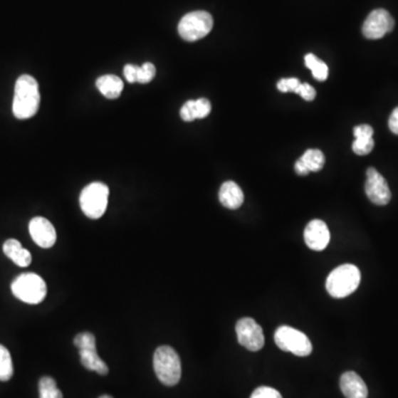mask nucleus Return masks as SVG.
I'll use <instances>...</instances> for the list:
<instances>
[{
	"mask_svg": "<svg viewBox=\"0 0 398 398\" xmlns=\"http://www.w3.org/2000/svg\"><path fill=\"white\" fill-rule=\"evenodd\" d=\"M39 105L40 92L37 80L28 75L18 78L13 102L14 115L19 120L30 119L37 114Z\"/></svg>",
	"mask_w": 398,
	"mask_h": 398,
	"instance_id": "1",
	"label": "nucleus"
},
{
	"mask_svg": "<svg viewBox=\"0 0 398 398\" xmlns=\"http://www.w3.org/2000/svg\"><path fill=\"white\" fill-rule=\"evenodd\" d=\"M360 282H361V271L359 268L345 263L335 268L330 273L325 287L332 298L343 299L349 297L359 288Z\"/></svg>",
	"mask_w": 398,
	"mask_h": 398,
	"instance_id": "2",
	"label": "nucleus"
},
{
	"mask_svg": "<svg viewBox=\"0 0 398 398\" xmlns=\"http://www.w3.org/2000/svg\"><path fill=\"white\" fill-rule=\"evenodd\" d=\"M154 371L157 379L166 386H175L182 377L181 359L169 345L156 349L153 357Z\"/></svg>",
	"mask_w": 398,
	"mask_h": 398,
	"instance_id": "3",
	"label": "nucleus"
},
{
	"mask_svg": "<svg viewBox=\"0 0 398 398\" xmlns=\"http://www.w3.org/2000/svg\"><path fill=\"white\" fill-rule=\"evenodd\" d=\"M11 291L17 299L28 303L38 305L47 295L45 280L36 273H23L11 283Z\"/></svg>",
	"mask_w": 398,
	"mask_h": 398,
	"instance_id": "4",
	"label": "nucleus"
},
{
	"mask_svg": "<svg viewBox=\"0 0 398 398\" xmlns=\"http://www.w3.org/2000/svg\"><path fill=\"white\" fill-rule=\"evenodd\" d=\"M109 194V187L105 184L95 182L85 186L80 195L82 211L91 219H99L107 211Z\"/></svg>",
	"mask_w": 398,
	"mask_h": 398,
	"instance_id": "5",
	"label": "nucleus"
},
{
	"mask_svg": "<svg viewBox=\"0 0 398 398\" xmlns=\"http://www.w3.org/2000/svg\"><path fill=\"white\" fill-rule=\"evenodd\" d=\"M214 20L207 11H193L182 18L178 23V33L188 43H194L211 33Z\"/></svg>",
	"mask_w": 398,
	"mask_h": 398,
	"instance_id": "6",
	"label": "nucleus"
},
{
	"mask_svg": "<svg viewBox=\"0 0 398 398\" xmlns=\"http://www.w3.org/2000/svg\"><path fill=\"white\" fill-rule=\"evenodd\" d=\"M275 342L280 350L297 356H308L312 353V343L303 332L295 328L281 325L275 332Z\"/></svg>",
	"mask_w": 398,
	"mask_h": 398,
	"instance_id": "7",
	"label": "nucleus"
},
{
	"mask_svg": "<svg viewBox=\"0 0 398 398\" xmlns=\"http://www.w3.org/2000/svg\"><path fill=\"white\" fill-rule=\"evenodd\" d=\"M75 347L79 349L82 365L90 371L97 372L100 375H107L109 369L105 362L98 355L95 337L90 332H82L73 340Z\"/></svg>",
	"mask_w": 398,
	"mask_h": 398,
	"instance_id": "8",
	"label": "nucleus"
},
{
	"mask_svg": "<svg viewBox=\"0 0 398 398\" xmlns=\"http://www.w3.org/2000/svg\"><path fill=\"white\" fill-rule=\"evenodd\" d=\"M236 333L238 342L249 351H260L265 345L263 328L251 318L240 319L236 324Z\"/></svg>",
	"mask_w": 398,
	"mask_h": 398,
	"instance_id": "9",
	"label": "nucleus"
},
{
	"mask_svg": "<svg viewBox=\"0 0 398 398\" xmlns=\"http://www.w3.org/2000/svg\"><path fill=\"white\" fill-rule=\"evenodd\" d=\"M395 26L391 14L385 9H375L366 18L362 31L367 39H381L391 33Z\"/></svg>",
	"mask_w": 398,
	"mask_h": 398,
	"instance_id": "10",
	"label": "nucleus"
},
{
	"mask_svg": "<svg viewBox=\"0 0 398 398\" xmlns=\"http://www.w3.org/2000/svg\"><path fill=\"white\" fill-rule=\"evenodd\" d=\"M366 176L367 179L365 183V193L370 201L375 205H387L391 201L392 193L385 178L374 167L367 169Z\"/></svg>",
	"mask_w": 398,
	"mask_h": 398,
	"instance_id": "11",
	"label": "nucleus"
},
{
	"mask_svg": "<svg viewBox=\"0 0 398 398\" xmlns=\"http://www.w3.org/2000/svg\"><path fill=\"white\" fill-rule=\"evenodd\" d=\"M29 233L39 247L51 248L57 241L55 227L43 217H35L29 224Z\"/></svg>",
	"mask_w": 398,
	"mask_h": 398,
	"instance_id": "12",
	"label": "nucleus"
},
{
	"mask_svg": "<svg viewBox=\"0 0 398 398\" xmlns=\"http://www.w3.org/2000/svg\"><path fill=\"white\" fill-rule=\"evenodd\" d=\"M330 230L327 224L320 219H313L305 229V245L314 251H322L330 243Z\"/></svg>",
	"mask_w": 398,
	"mask_h": 398,
	"instance_id": "13",
	"label": "nucleus"
},
{
	"mask_svg": "<svg viewBox=\"0 0 398 398\" xmlns=\"http://www.w3.org/2000/svg\"><path fill=\"white\" fill-rule=\"evenodd\" d=\"M340 387L345 398H367L369 389L365 382L355 372H345L340 379Z\"/></svg>",
	"mask_w": 398,
	"mask_h": 398,
	"instance_id": "14",
	"label": "nucleus"
},
{
	"mask_svg": "<svg viewBox=\"0 0 398 398\" xmlns=\"http://www.w3.org/2000/svg\"><path fill=\"white\" fill-rule=\"evenodd\" d=\"M211 111L209 100L201 98L198 100H189L181 109V117L183 121L193 122L197 119H205Z\"/></svg>",
	"mask_w": 398,
	"mask_h": 398,
	"instance_id": "15",
	"label": "nucleus"
},
{
	"mask_svg": "<svg viewBox=\"0 0 398 398\" xmlns=\"http://www.w3.org/2000/svg\"><path fill=\"white\" fill-rule=\"evenodd\" d=\"M243 199H245V196H243V191L235 182H225L221 185V189H219V201L224 207L235 211L243 205Z\"/></svg>",
	"mask_w": 398,
	"mask_h": 398,
	"instance_id": "16",
	"label": "nucleus"
},
{
	"mask_svg": "<svg viewBox=\"0 0 398 398\" xmlns=\"http://www.w3.org/2000/svg\"><path fill=\"white\" fill-rule=\"evenodd\" d=\"M3 250L4 253L19 267H28L31 263V260H33L31 253L23 248L18 240L8 239L4 243Z\"/></svg>",
	"mask_w": 398,
	"mask_h": 398,
	"instance_id": "17",
	"label": "nucleus"
},
{
	"mask_svg": "<svg viewBox=\"0 0 398 398\" xmlns=\"http://www.w3.org/2000/svg\"><path fill=\"white\" fill-rule=\"evenodd\" d=\"M98 89L108 99H117L124 89L122 79L114 75H105L100 77L95 82Z\"/></svg>",
	"mask_w": 398,
	"mask_h": 398,
	"instance_id": "18",
	"label": "nucleus"
},
{
	"mask_svg": "<svg viewBox=\"0 0 398 398\" xmlns=\"http://www.w3.org/2000/svg\"><path fill=\"white\" fill-rule=\"evenodd\" d=\"M305 66L311 70L314 79L325 81L329 77V68L322 60L318 59L313 53H308L305 57Z\"/></svg>",
	"mask_w": 398,
	"mask_h": 398,
	"instance_id": "19",
	"label": "nucleus"
},
{
	"mask_svg": "<svg viewBox=\"0 0 398 398\" xmlns=\"http://www.w3.org/2000/svg\"><path fill=\"white\" fill-rule=\"evenodd\" d=\"M299 159L309 172L321 171L325 163V157L320 150H308Z\"/></svg>",
	"mask_w": 398,
	"mask_h": 398,
	"instance_id": "20",
	"label": "nucleus"
},
{
	"mask_svg": "<svg viewBox=\"0 0 398 398\" xmlns=\"http://www.w3.org/2000/svg\"><path fill=\"white\" fill-rule=\"evenodd\" d=\"M14 375L13 360L9 351L0 344V381H9Z\"/></svg>",
	"mask_w": 398,
	"mask_h": 398,
	"instance_id": "21",
	"label": "nucleus"
},
{
	"mask_svg": "<svg viewBox=\"0 0 398 398\" xmlns=\"http://www.w3.org/2000/svg\"><path fill=\"white\" fill-rule=\"evenodd\" d=\"M39 394L40 398H63L61 391L58 389L57 382L50 376L40 379Z\"/></svg>",
	"mask_w": 398,
	"mask_h": 398,
	"instance_id": "22",
	"label": "nucleus"
},
{
	"mask_svg": "<svg viewBox=\"0 0 398 398\" xmlns=\"http://www.w3.org/2000/svg\"><path fill=\"white\" fill-rule=\"evenodd\" d=\"M156 75V68L151 62H145L143 66L139 67L137 69V77H136V82L146 85L154 79Z\"/></svg>",
	"mask_w": 398,
	"mask_h": 398,
	"instance_id": "23",
	"label": "nucleus"
},
{
	"mask_svg": "<svg viewBox=\"0 0 398 398\" xmlns=\"http://www.w3.org/2000/svg\"><path fill=\"white\" fill-rule=\"evenodd\" d=\"M352 149H353L354 153L357 154V155H367L374 149L373 137H370V139H355V141L352 144Z\"/></svg>",
	"mask_w": 398,
	"mask_h": 398,
	"instance_id": "24",
	"label": "nucleus"
},
{
	"mask_svg": "<svg viewBox=\"0 0 398 398\" xmlns=\"http://www.w3.org/2000/svg\"><path fill=\"white\" fill-rule=\"evenodd\" d=\"M250 398H282V396L277 389L269 386H260L253 391Z\"/></svg>",
	"mask_w": 398,
	"mask_h": 398,
	"instance_id": "25",
	"label": "nucleus"
},
{
	"mask_svg": "<svg viewBox=\"0 0 398 398\" xmlns=\"http://www.w3.org/2000/svg\"><path fill=\"white\" fill-rule=\"evenodd\" d=\"M301 82L297 78H289V79H281L278 82L277 88L279 91L287 93V92H295L297 93L298 88H299Z\"/></svg>",
	"mask_w": 398,
	"mask_h": 398,
	"instance_id": "26",
	"label": "nucleus"
},
{
	"mask_svg": "<svg viewBox=\"0 0 398 398\" xmlns=\"http://www.w3.org/2000/svg\"><path fill=\"white\" fill-rule=\"evenodd\" d=\"M297 94H299L300 97L303 98L305 101H313L315 99V95H317V92L313 87L308 85V83H300Z\"/></svg>",
	"mask_w": 398,
	"mask_h": 398,
	"instance_id": "27",
	"label": "nucleus"
},
{
	"mask_svg": "<svg viewBox=\"0 0 398 398\" xmlns=\"http://www.w3.org/2000/svg\"><path fill=\"white\" fill-rule=\"evenodd\" d=\"M353 133L355 139H370V137H373L374 130L371 125L362 124L359 127H354Z\"/></svg>",
	"mask_w": 398,
	"mask_h": 398,
	"instance_id": "28",
	"label": "nucleus"
},
{
	"mask_svg": "<svg viewBox=\"0 0 398 398\" xmlns=\"http://www.w3.org/2000/svg\"><path fill=\"white\" fill-rule=\"evenodd\" d=\"M137 69H139V66L127 65L124 67V77H125V79H127V81L130 82V83H134V82H136Z\"/></svg>",
	"mask_w": 398,
	"mask_h": 398,
	"instance_id": "29",
	"label": "nucleus"
},
{
	"mask_svg": "<svg viewBox=\"0 0 398 398\" xmlns=\"http://www.w3.org/2000/svg\"><path fill=\"white\" fill-rule=\"evenodd\" d=\"M389 130L393 132L394 134L398 135V107L394 110L393 113L391 114V117H389Z\"/></svg>",
	"mask_w": 398,
	"mask_h": 398,
	"instance_id": "30",
	"label": "nucleus"
},
{
	"mask_svg": "<svg viewBox=\"0 0 398 398\" xmlns=\"http://www.w3.org/2000/svg\"><path fill=\"white\" fill-rule=\"evenodd\" d=\"M295 173H297L298 175L300 176H305L310 173V172L308 171L307 167H305V166L303 165V163H302V162L300 161V159H298V161L295 162Z\"/></svg>",
	"mask_w": 398,
	"mask_h": 398,
	"instance_id": "31",
	"label": "nucleus"
},
{
	"mask_svg": "<svg viewBox=\"0 0 398 398\" xmlns=\"http://www.w3.org/2000/svg\"><path fill=\"white\" fill-rule=\"evenodd\" d=\"M100 398H113V397H111V396H110V395H103V396H101V397H100Z\"/></svg>",
	"mask_w": 398,
	"mask_h": 398,
	"instance_id": "32",
	"label": "nucleus"
}]
</instances>
